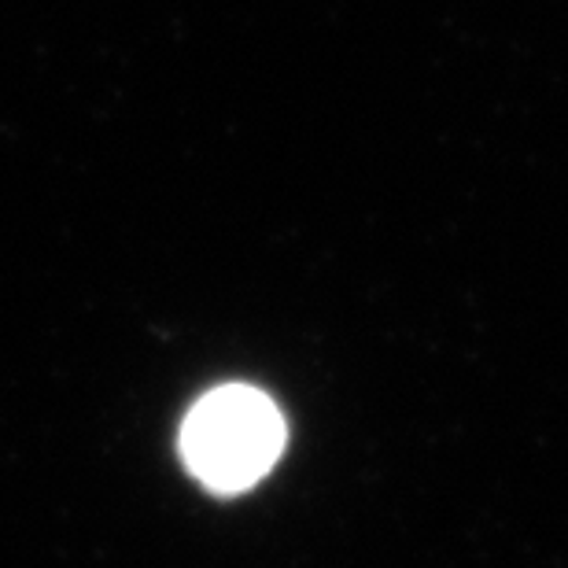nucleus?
Here are the masks:
<instances>
[{
	"instance_id": "f257e3e1",
	"label": "nucleus",
	"mask_w": 568,
	"mask_h": 568,
	"mask_svg": "<svg viewBox=\"0 0 568 568\" xmlns=\"http://www.w3.org/2000/svg\"><path fill=\"white\" fill-rule=\"evenodd\" d=\"M284 447V417L266 392L225 384L207 392L181 425V458L211 491L233 495L274 469Z\"/></svg>"
}]
</instances>
